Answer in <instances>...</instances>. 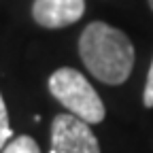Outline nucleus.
I'll use <instances>...</instances> for the list:
<instances>
[{
  "instance_id": "3",
  "label": "nucleus",
  "mask_w": 153,
  "mask_h": 153,
  "mask_svg": "<svg viewBox=\"0 0 153 153\" xmlns=\"http://www.w3.org/2000/svg\"><path fill=\"white\" fill-rule=\"evenodd\" d=\"M49 153H100L96 134L89 123L70 113L55 115L51 123V149Z\"/></svg>"
},
{
  "instance_id": "6",
  "label": "nucleus",
  "mask_w": 153,
  "mask_h": 153,
  "mask_svg": "<svg viewBox=\"0 0 153 153\" xmlns=\"http://www.w3.org/2000/svg\"><path fill=\"white\" fill-rule=\"evenodd\" d=\"M13 132H11V123H9V111L4 104V98L0 94V149H4V145L11 140Z\"/></svg>"
},
{
  "instance_id": "7",
  "label": "nucleus",
  "mask_w": 153,
  "mask_h": 153,
  "mask_svg": "<svg viewBox=\"0 0 153 153\" xmlns=\"http://www.w3.org/2000/svg\"><path fill=\"white\" fill-rule=\"evenodd\" d=\"M143 104L147 108H153V60H151V66L147 70V83H145V91H143Z\"/></svg>"
},
{
  "instance_id": "4",
  "label": "nucleus",
  "mask_w": 153,
  "mask_h": 153,
  "mask_svg": "<svg viewBox=\"0 0 153 153\" xmlns=\"http://www.w3.org/2000/svg\"><path fill=\"white\" fill-rule=\"evenodd\" d=\"M85 13V0H34L32 19L49 30L76 24Z\"/></svg>"
},
{
  "instance_id": "5",
  "label": "nucleus",
  "mask_w": 153,
  "mask_h": 153,
  "mask_svg": "<svg viewBox=\"0 0 153 153\" xmlns=\"http://www.w3.org/2000/svg\"><path fill=\"white\" fill-rule=\"evenodd\" d=\"M2 153H41V149H38V145H36V140H34L32 136L22 134V136L11 138V140L4 145Z\"/></svg>"
},
{
  "instance_id": "8",
  "label": "nucleus",
  "mask_w": 153,
  "mask_h": 153,
  "mask_svg": "<svg viewBox=\"0 0 153 153\" xmlns=\"http://www.w3.org/2000/svg\"><path fill=\"white\" fill-rule=\"evenodd\" d=\"M149 7H151V11H153V0H149Z\"/></svg>"
},
{
  "instance_id": "1",
  "label": "nucleus",
  "mask_w": 153,
  "mask_h": 153,
  "mask_svg": "<svg viewBox=\"0 0 153 153\" xmlns=\"http://www.w3.org/2000/svg\"><path fill=\"white\" fill-rule=\"evenodd\" d=\"M85 68L106 85H121L134 66V45L126 32L104 22H91L79 36Z\"/></svg>"
},
{
  "instance_id": "2",
  "label": "nucleus",
  "mask_w": 153,
  "mask_h": 153,
  "mask_svg": "<svg viewBox=\"0 0 153 153\" xmlns=\"http://www.w3.org/2000/svg\"><path fill=\"white\" fill-rule=\"evenodd\" d=\"M51 96L60 102L70 115L79 117L85 123H100L106 117L104 102L91 83L74 68H57L47 81Z\"/></svg>"
}]
</instances>
